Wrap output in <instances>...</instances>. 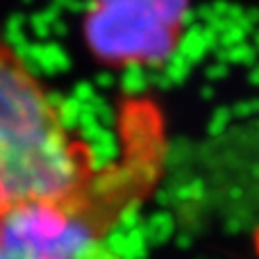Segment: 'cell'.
Listing matches in <instances>:
<instances>
[{
    "label": "cell",
    "instance_id": "6da1fadb",
    "mask_svg": "<svg viewBox=\"0 0 259 259\" xmlns=\"http://www.w3.org/2000/svg\"><path fill=\"white\" fill-rule=\"evenodd\" d=\"M100 164L62 98L0 27V219L27 202L77 196Z\"/></svg>",
    "mask_w": 259,
    "mask_h": 259
},
{
    "label": "cell",
    "instance_id": "7a4b0ae2",
    "mask_svg": "<svg viewBox=\"0 0 259 259\" xmlns=\"http://www.w3.org/2000/svg\"><path fill=\"white\" fill-rule=\"evenodd\" d=\"M155 166L105 161L77 196L36 200L0 219V259H116L114 230L137 209Z\"/></svg>",
    "mask_w": 259,
    "mask_h": 259
},
{
    "label": "cell",
    "instance_id": "3957f363",
    "mask_svg": "<svg viewBox=\"0 0 259 259\" xmlns=\"http://www.w3.org/2000/svg\"><path fill=\"white\" fill-rule=\"evenodd\" d=\"M191 18L189 0H87L84 41L109 66L164 68Z\"/></svg>",
    "mask_w": 259,
    "mask_h": 259
},
{
    "label": "cell",
    "instance_id": "277c9868",
    "mask_svg": "<svg viewBox=\"0 0 259 259\" xmlns=\"http://www.w3.org/2000/svg\"><path fill=\"white\" fill-rule=\"evenodd\" d=\"M219 48V34L214 30H209L207 25H193L187 34L180 39L178 55H182L189 64L200 62L209 50Z\"/></svg>",
    "mask_w": 259,
    "mask_h": 259
},
{
    "label": "cell",
    "instance_id": "5b68a950",
    "mask_svg": "<svg viewBox=\"0 0 259 259\" xmlns=\"http://www.w3.org/2000/svg\"><path fill=\"white\" fill-rule=\"evenodd\" d=\"M221 57L219 62L223 64H255L257 62V50L250 44L241 41V44H234L230 48H221Z\"/></svg>",
    "mask_w": 259,
    "mask_h": 259
},
{
    "label": "cell",
    "instance_id": "8992f818",
    "mask_svg": "<svg viewBox=\"0 0 259 259\" xmlns=\"http://www.w3.org/2000/svg\"><path fill=\"white\" fill-rule=\"evenodd\" d=\"M230 118H232V112H230V109H219V112L214 114V118H211V123H209V132L211 134L223 132V130L228 127Z\"/></svg>",
    "mask_w": 259,
    "mask_h": 259
},
{
    "label": "cell",
    "instance_id": "52a82bcc",
    "mask_svg": "<svg viewBox=\"0 0 259 259\" xmlns=\"http://www.w3.org/2000/svg\"><path fill=\"white\" fill-rule=\"evenodd\" d=\"M255 112H259V100H246V103H239L232 109V114H237V116H248V114Z\"/></svg>",
    "mask_w": 259,
    "mask_h": 259
},
{
    "label": "cell",
    "instance_id": "ba28073f",
    "mask_svg": "<svg viewBox=\"0 0 259 259\" xmlns=\"http://www.w3.org/2000/svg\"><path fill=\"white\" fill-rule=\"evenodd\" d=\"M225 73H228V64L219 62L216 66H211L209 71H207V77H209V80H221V77H225Z\"/></svg>",
    "mask_w": 259,
    "mask_h": 259
},
{
    "label": "cell",
    "instance_id": "9c48e42d",
    "mask_svg": "<svg viewBox=\"0 0 259 259\" xmlns=\"http://www.w3.org/2000/svg\"><path fill=\"white\" fill-rule=\"evenodd\" d=\"M250 82H252V84H259V62L252 64V71H250Z\"/></svg>",
    "mask_w": 259,
    "mask_h": 259
},
{
    "label": "cell",
    "instance_id": "30bf717a",
    "mask_svg": "<svg viewBox=\"0 0 259 259\" xmlns=\"http://www.w3.org/2000/svg\"><path fill=\"white\" fill-rule=\"evenodd\" d=\"M250 46L259 53V30H252V44Z\"/></svg>",
    "mask_w": 259,
    "mask_h": 259
}]
</instances>
